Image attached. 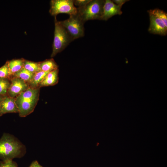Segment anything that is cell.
I'll list each match as a JSON object with an SVG mask.
<instances>
[{
    "instance_id": "7c38bea8",
    "label": "cell",
    "mask_w": 167,
    "mask_h": 167,
    "mask_svg": "<svg viewBox=\"0 0 167 167\" xmlns=\"http://www.w3.org/2000/svg\"><path fill=\"white\" fill-rule=\"evenodd\" d=\"M25 60L23 58L13 59L6 62L11 75L24 68Z\"/></svg>"
},
{
    "instance_id": "8fae6325",
    "label": "cell",
    "mask_w": 167,
    "mask_h": 167,
    "mask_svg": "<svg viewBox=\"0 0 167 167\" xmlns=\"http://www.w3.org/2000/svg\"><path fill=\"white\" fill-rule=\"evenodd\" d=\"M58 69L49 72L40 84V87L48 86L54 85L58 81Z\"/></svg>"
},
{
    "instance_id": "2e32d148",
    "label": "cell",
    "mask_w": 167,
    "mask_h": 167,
    "mask_svg": "<svg viewBox=\"0 0 167 167\" xmlns=\"http://www.w3.org/2000/svg\"><path fill=\"white\" fill-rule=\"evenodd\" d=\"M24 68L34 74L41 71L39 62L25 60Z\"/></svg>"
},
{
    "instance_id": "ac0fdd59",
    "label": "cell",
    "mask_w": 167,
    "mask_h": 167,
    "mask_svg": "<svg viewBox=\"0 0 167 167\" xmlns=\"http://www.w3.org/2000/svg\"><path fill=\"white\" fill-rule=\"evenodd\" d=\"M10 84L7 79L0 78V95H5L7 93Z\"/></svg>"
},
{
    "instance_id": "ba28073f",
    "label": "cell",
    "mask_w": 167,
    "mask_h": 167,
    "mask_svg": "<svg viewBox=\"0 0 167 167\" xmlns=\"http://www.w3.org/2000/svg\"><path fill=\"white\" fill-rule=\"evenodd\" d=\"M150 24L148 31L151 33L166 36L167 34V27L163 22L157 17L149 14Z\"/></svg>"
},
{
    "instance_id": "9a60e30c",
    "label": "cell",
    "mask_w": 167,
    "mask_h": 167,
    "mask_svg": "<svg viewBox=\"0 0 167 167\" xmlns=\"http://www.w3.org/2000/svg\"><path fill=\"white\" fill-rule=\"evenodd\" d=\"M34 74L23 68L15 73L14 77L19 78L26 82H29L32 79Z\"/></svg>"
},
{
    "instance_id": "6da1fadb",
    "label": "cell",
    "mask_w": 167,
    "mask_h": 167,
    "mask_svg": "<svg viewBox=\"0 0 167 167\" xmlns=\"http://www.w3.org/2000/svg\"><path fill=\"white\" fill-rule=\"evenodd\" d=\"M25 152L24 146L13 136L4 133L0 139V159L4 161L20 158Z\"/></svg>"
},
{
    "instance_id": "44dd1931",
    "label": "cell",
    "mask_w": 167,
    "mask_h": 167,
    "mask_svg": "<svg viewBox=\"0 0 167 167\" xmlns=\"http://www.w3.org/2000/svg\"><path fill=\"white\" fill-rule=\"evenodd\" d=\"M90 0H73L74 5L78 6V7H82L86 5Z\"/></svg>"
},
{
    "instance_id": "277c9868",
    "label": "cell",
    "mask_w": 167,
    "mask_h": 167,
    "mask_svg": "<svg viewBox=\"0 0 167 167\" xmlns=\"http://www.w3.org/2000/svg\"><path fill=\"white\" fill-rule=\"evenodd\" d=\"M54 18V37L51 57H54L58 53L62 51L73 41L59 21L57 20L56 17Z\"/></svg>"
},
{
    "instance_id": "7a4b0ae2",
    "label": "cell",
    "mask_w": 167,
    "mask_h": 167,
    "mask_svg": "<svg viewBox=\"0 0 167 167\" xmlns=\"http://www.w3.org/2000/svg\"><path fill=\"white\" fill-rule=\"evenodd\" d=\"M39 89L30 88L16 96L15 103L19 116L25 117L33 112L39 100Z\"/></svg>"
},
{
    "instance_id": "4fadbf2b",
    "label": "cell",
    "mask_w": 167,
    "mask_h": 167,
    "mask_svg": "<svg viewBox=\"0 0 167 167\" xmlns=\"http://www.w3.org/2000/svg\"><path fill=\"white\" fill-rule=\"evenodd\" d=\"M49 73L40 71L34 73L32 79L29 82L30 88H36Z\"/></svg>"
},
{
    "instance_id": "30bf717a",
    "label": "cell",
    "mask_w": 167,
    "mask_h": 167,
    "mask_svg": "<svg viewBox=\"0 0 167 167\" xmlns=\"http://www.w3.org/2000/svg\"><path fill=\"white\" fill-rule=\"evenodd\" d=\"M18 112L15 99L9 96L3 97L0 108V116L7 113Z\"/></svg>"
},
{
    "instance_id": "5bb4252c",
    "label": "cell",
    "mask_w": 167,
    "mask_h": 167,
    "mask_svg": "<svg viewBox=\"0 0 167 167\" xmlns=\"http://www.w3.org/2000/svg\"><path fill=\"white\" fill-rule=\"evenodd\" d=\"M41 71L49 72L58 69V66L53 58L39 62Z\"/></svg>"
},
{
    "instance_id": "e0dca14e",
    "label": "cell",
    "mask_w": 167,
    "mask_h": 167,
    "mask_svg": "<svg viewBox=\"0 0 167 167\" xmlns=\"http://www.w3.org/2000/svg\"><path fill=\"white\" fill-rule=\"evenodd\" d=\"M149 14L153 15L161 19L167 27V14L164 11L158 9H155L148 11Z\"/></svg>"
},
{
    "instance_id": "52a82bcc",
    "label": "cell",
    "mask_w": 167,
    "mask_h": 167,
    "mask_svg": "<svg viewBox=\"0 0 167 167\" xmlns=\"http://www.w3.org/2000/svg\"><path fill=\"white\" fill-rule=\"evenodd\" d=\"M30 88L27 82L15 77L11 80L7 93L9 96L14 98Z\"/></svg>"
},
{
    "instance_id": "603a6c76",
    "label": "cell",
    "mask_w": 167,
    "mask_h": 167,
    "mask_svg": "<svg viewBox=\"0 0 167 167\" xmlns=\"http://www.w3.org/2000/svg\"><path fill=\"white\" fill-rule=\"evenodd\" d=\"M29 167H43L36 161H33Z\"/></svg>"
},
{
    "instance_id": "d6986e66",
    "label": "cell",
    "mask_w": 167,
    "mask_h": 167,
    "mask_svg": "<svg viewBox=\"0 0 167 167\" xmlns=\"http://www.w3.org/2000/svg\"><path fill=\"white\" fill-rule=\"evenodd\" d=\"M11 75L7 63L0 68V78H8Z\"/></svg>"
},
{
    "instance_id": "ffe728a7",
    "label": "cell",
    "mask_w": 167,
    "mask_h": 167,
    "mask_svg": "<svg viewBox=\"0 0 167 167\" xmlns=\"http://www.w3.org/2000/svg\"><path fill=\"white\" fill-rule=\"evenodd\" d=\"M0 167H18L17 163L13 160H8L0 162Z\"/></svg>"
},
{
    "instance_id": "8992f818",
    "label": "cell",
    "mask_w": 167,
    "mask_h": 167,
    "mask_svg": "<svg viewBox=\"0 0 167 167\" xmlns=\"http://www.w3.org/2000/svg\"><path fill=\"white\" fill-rule=\"evenodd\" d=\"M50 6L49 12L54 17L61 13L67 14L69 16L77 13V8L75 6L72 0H52Z\"/></svg>"
},
{
    "instance_id": "5b68a950",
    "label": "cell",
    "mask_w": 167,
    "mask_h": 167,
    "mask_svg": "<svg viewBox=\"0 0 167 167\" xmlns=\"http://www.w3.org/2000/svg\"><path fill=\"white\" fill-rule=\"evenodd\" d=\"M73 40L84 36V23L77 13L70 16L69 18L59 21Z\"/></svg>"
},
{
    "instance_id": "9c48e42d",
    "label": "cell",
    "mask_w": 167,
    "mask_h": 167,
    "mask_svg": "<svg viewBox=\"0 0 167 167\" xmlns=\"http://www.w3.org/2000/svg\"><path fill=\"white\" fill-rule=\"evenodd\" d=\"M122 6L116 4L112 1L105 0L101 20L106 21L114 15H122Z\"/></svg>"
},
{
    "instance_id": "3957f363",
    "label": "cell",
    "mask_w": 167,
    "mask_h": 167,
    "mask_svg": "<svg viewBox=\"0 0 167 167\" xmlns=\"http://www.w3.org/2000/svg\"><path fill=\"white\" fill-rule=\"evenodd\" d=\"M105 0H90L85 6L77 7V14L84 23L89 20H101Z\"/></svg>"
},
{
    "instance_id": "7402d4cb",
    "label": "cell",
    "mask_w": 167,
    "mask_h": 167,
    "mask_svg": "<svg viewBox=\"0 0 167 167\" xmlns=\"http://www.w3.org/2000/svg\"><path fill=\"white\" fill-rule=\"evenodd\" d=\"M129 1L127 0H113L112 1L116 4L118 5L122 6L126 2Z\"/></svg>"
},
{
    "instance_id": "cb8c5ba5",
    "label": "cell",
    "mask_w": 167,
    "mask_h": 167,
    "mask_svg": "<svg viewBox=\"0 0 167 167\" xmlns=\"http://www.w3.org/2000/svg\"><path fill=\"white\" fill-rule=\"evenodd\" d=\"M3 97L1 95H0V108L1 106V104Z\"/></svg>"
}]
</instances>
